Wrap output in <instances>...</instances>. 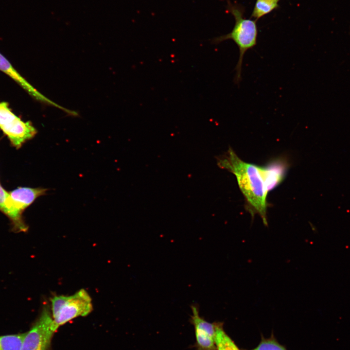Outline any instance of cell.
Listing matches in <instances>:
<instances>
[{"mask_svg": "<svg viewBox=\"0 0 350 350\" xmlns=\"http://www.w3.org/2000/svg\"><path fill=\"white\" fill-rule=\"evenodd\" d=\"M218 165L235 175L251 214H259L267 226L266 196L269 190L266 167L244 161L231 148L226 155L218 159Z\"/></svg>", "mask_w": 350, "mask_h": 350, "instance_id": "obj_1", "label": "cell"}, {"mask_svg": "<svg viewBox=\"0 0 350 350\" xmlns=\"http://www.w3.org/2000/svg\"><path fill=\"white\" fill-rule=\"evenodd\" d=\"M228 9L234 17L235 25L228 34L215 37L211 40V43L217 44L224 41L231 39L236 44L239 50V56L235 68L236 74L234 82L239 84L242 80V69L244 56L249 50L257 44L258 29L257 20H251L243 18L244 11L237 5H234L228 1Z\"/></svg>", "mask_w": 350, "mask_h": 350, "instance_id": "obj_2", "label": "cell"}, {"mask_svg": "<svg viewBox=\"0 0 350 350\" xmlns=\"http://www.w3.org/2000/svg\"><path fill=\"white\" fill-rule=\"evenodd\" d=\"M51 314L57 329L79 316H86L93 310L92 299L81 289L70 296H54L51 299Z\"/></svg>", "mask_w": 350, "mask_h": 350, "instance_id": "obj_3", "label": "cell"}, {"mask_svg": "<svg viewBox=\"0 0 350 350\" xmlns=\"http://www.w3.org/2000/svg\"><path fill=\"white\" fill-rule=\"evenodd\" d=\"M42 188L18 187L8 192L1 210L10 220L15 231H25L28 228L22 216L24 210L38 197L46 194Z\"/></svg>", "mask_w": 350, "mask_h": 350, "instance_id": "obj_4", "label": "cell"}, {"mask_svg": "<svg viewBox=\"0 0 350 350\" xmlns=\"http://www.w3.org/2000/svg\"><path fill=\"white\" fill-rule=\"evenodd\" d=\"M0 129L17 149L37 133L30 122L22 121L13 112L7 103L3 101H0Z\"/></svg>", "mask_w": 350, "mask_h": 350, "instance_id": "obj_5", "label": "cell"}, {"mask_svg": "<svg viewBox=\"0 0 350 350\" xmlns=\"http://www.w3.org/2000/svg\"><path fill=\"white\" fill-rule=\"evenodd\" d=\"M57 330L49 307H44L35 323L25 332L20 350H48Z\"/></svg>", "mask_w": 350, "mask_h": 350, "instance_id": "obj_6", "label": "cell"}, {"mask_svg": "<svg viewBox=\"0 0 350 350\" xmlns=\"http://www.w3.org/2000/svg\"><path fill=\"white\" fill-rule=\"evenodd\" d=\"M191 309L192 314L190 320L195 331V350H216L215 342L216 322H209L201 317L196 305H191Z\"/></svg>", "mask_w": 350, "mask_h": 350, "instance_id": "obj_7", "label": "cell"}, {"mask_svg": "<svg viewBox=\"0 0 350 350\" xmlns=\"http://www.w3.org/2000/svg\"><path fill=\"white\" fill-rule=\"evenodd\" d=\"M0 70L12 79L35 99L43 102L50 103L49 100L40 93L22 77L0 53Z\"/></svg>", "mask_w": 350, "mask_h": 350, "instance_id": "obj_8", "label": "cell"}, {"mask_svg": "<svg viewBox=\"0 0 350 350\" xmlns=\"http://www.w3.org/2000/svg\"><path fill=\"white\" fill-rule=\"evenodd\" d=\"M215 342L216 350H240L224 331L221 322H216Z\"/></svg>", "mask_w": 350, "mask_h": 350, "instance_id": "obj_9", "label": "cell"}, {"mask_svg": "<svg viewBox=\"0 0 350 350\" xmlns=\"http://www.w3.org/2000/svg\"><path fill=\"white\" fill-rule=\"evenodd\" d=\"M25 333L0 335V350H20Z\"/></svg>", "mask_w": 350, "mask_h": 350, "instance_id": "obj_10", "label": "cell"}, {"mask_svg": "<svg viewBox=\"0 0 350 350\" xmlns=\"http://www.w3.org/2000/svg\"><path fill=\"white\" fill-rule=\"evenodd\" d=\"M278 6V2L274 0H257L251 17L258 20L269 13Z\"/></svg>", "mask_w": 350, "mask_h": 350, "instance_id": "obj_11", "label": "cell"}, {"mask_svg": "<svg viewBox=\"0 0 350 350\" xmlns=\"http://www.w3.org/2000/svg\"><path fill=\"white\" fill-rule=\"evenodd\" d=\"M253 350H286L273 338L263 339Z\"/></svg>", "mask_w": 350, "mask_h": 350, "instance_id": "obj_12", "label": "cell"}, {"mask_svg": "<svg viewBox=\"0 0 350 350\" xmlns=\"http://www.w3.org/2000/svg\"><path fill=\"white\" fill-rule=\"evenodd\" d=\"M8 193V192L6 191L0 184V211L3 207Z\"/></svg>", "mask_w": 350, "mask_h": 350, "instance_id": "obj_13", "label": "cell"}, {"mask_svg": "<svg viewBox=\"0 0 350 350\" xmlns=\"http://www.w3.org/2000/svg\"><path fill=\"white\" fill-rule=\"evenodd\" d=\"M276 0V1H278V2H279V1L280 0Z\"/></svg>", "mask_w": 350, "mask_h": 350, "instance_id": "obj_14", "label": "cell"}]
</instances>
